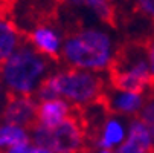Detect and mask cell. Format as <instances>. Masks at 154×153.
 I'll list each match as a JSON object with an SVG mask.
<instances>
[{"mask_svg": "<svg viewBox=\"0 0 154 153\" xmlns=\"http://www.w3.org/2000/svg\"><path fill=\"white\" fill-rule=\"evenodd\" d=\"M137 116L146 124L149 133H151V138H152V142H154V91H151V94L146 95L145 104Z\"/></svg>", "mask_w": 154, "mask_h": 153, "instance_id": "15", "label": "cell"}, {"mask_svg": "<svg viewBox=\"0 0 154 153\" xmlns=\"http://www.w3.org/2000/svg\"><path fill=\"white\" fill-rule=\"evenodd\" d=\"M148 153H154V150H151V151H148Z\"/></svg>", "mask_w": 154, "mask_h": 153, "instance_id": "22", "label": "cell"}, {"mask_svg": "<svg viewBox=\"0 0 154 153\" xmlns=\"http://www.w3.org/2000/svg\"><path fill=\"white\" fill-rule=\"evenodd\" d=\"M55 66L54 61L35 51L25 41L3 64L0 81L9 97H32Z\"/></svg>", "mask_w": 154, "mask_h": 153, "instance_id": "3", "label": "cell"}, {"mask_svg": "<svg viewBox=\"0 0 154 153\" xmlns=\"http://www.w3.org/2000/svg\"><path fill=\"white\" fill-rule=\"evenodd\" d=\"M127 132H128V124L122 120V116L110 115L101 126L98 136L95 139V144L99 150L102 148L113 150L125 141Z\"/></svg>", "mask_w": 154, "mask_h": 153, "instance_id": "12", "label": "cell"}, {"mask_svg": "<svg viewBox=\"0 0 154 153\" xmlns=\"http://www.w3.org/2000/svg\"><path fill=\"white\" fill-rule=\"evenodd\" d=\"M131 3L142 14V17L154 21V0H131Z\"/></svg>", "mask_w": 154, "mask_h": 153, "instance_id": "17", "label": "cell"}, {"mask_svg": "<svg viewBox=\"0 0 154 153\" xmlns=\"http://www.w3.org/2000/svg\"><path fill=\"white\" fill-rule=\"evenodd\" d=\"M118 48L105 26H82L64 35L61 60L69 69L101 74L108 71Z\"/></svg>", "mask_w": 154, "mask_h": 153, "instance_id": "1", "label": "cell"}, {"mask_svg": "<svg viewBox=\"0 0 154 153\" xmlns=\"http://www.w3.org/2000/svg\"><path fill=\"white\" fill-rule=\"evenodd\" d=\"M146 94H134V92H122L107 86L102 95L101 103L105 106L110 115L118 116H137L145 104Z\"/></svg>", "mask_w": 154, "mask_h": 153, "instance_id": "8", "label": "cell"}, {"mask_svg": "<svg viewBox=\"0 0 154 153\" xmlns=\"http://www.w3.org/2000/svg\"><path fill=\"white\" fill-rule=\"evenodd\" d=\"M64 32L63 29L54 23L52 20L40 23L34 26L28 32V43L38 51L41 55L48 57L54 63L61 60V49H63V41H64Z\"/></svg>", "mask_w": 154, "mask_h": 153, "instance_id": "7", "label": "cell"}, {"mask_svg": "<svg viewBox=\"0 0 154 153\" xmlns=\"http://www.w3.org/2000/svg\"><path fill=\"white\" fill-rule=\"evenodd\" d=\"M8 100H9V95H8L6 89L3 87L2 81H0V116H2V112H3V109H5Z\"/></svg>", "mask_w": 154, "mask_h": 153, "instance_id": "19", "label": "cell"}, {"mask_svg": "<svg viewBox=\"0 0 154 153\" xmlns=\"http://www.w3.org/2000/svg\"><path fill=\"white\" fill-rule=\"evenodd\" d=\"M37 106L38 103L32 97H9L0 120L31 130L37 123Z\"/></svg>", "mask_w": 154, "mask_h": 153, "instance_id": "9", "label": "cell"}, {"mask_svg": "<svg viewBox=\"0 0 154 153\" xmlns=\"http://www.w3.org/2000/svg\"><path fill=\"white\" fill-rule=\"evenodd\" d=\"M61 8L76 20L73 29L82 26H108L113 25L115 20L112 0H61Z\"/></svg>", "mask_w": 154, "mask_h": 153, "instance_id": "6", "label": "cell"}, {"mask_svg": "<svg viewBox=\"0 0 154 153\" xmlns=\"http://www.w3.org/2000/svg\"><path fill=\"white\" fill-rule=\"evenodd\" d=\"M99 153H116L115 150H110V148H102V150H99Z\"/></svg>", "mask_w": 154, "mask_h": 153, "instance_id": "20", "label": "cell"}, {"mask_svg": "<svg viewBox=\"0 0 154 153\" xmlns=\"http://www.w3.org/2000/svg\"><path fill=\"white\" fill-rule=\"evenodd\" d=\"M108 86L122 92L146 94L151 89L149 63L145 43H125L108 68Z\"/></svg>", "mask_w": 154, "mask_h": 153, "instance_id": "4", "label": "cell"}, {"mask_svg": "<svg viewBox=\"0 0 154 153\" xmlns=\"http://www.w3.org/2000/svg\"><path fill=\"white\" fill-rule=\"evenodd\" d=\"M0 2H11V0H0Z\"/></svg>", "mask_w": 154, "mask_h": 153, "instance_id": "21", "label": "cell"}, {"mask_svg": "<svg viewBox=\"0 0 154 153\" xmlns=\"http://www.w3.org/2000/svg\"><path fill=\"white\" fill-rule=\"evenodd\" d=\"M146 54H148V63H149V75H151V89L154 91V37H149L145 41Z\"/></svg>", "mask_w": 154, "mask_h": 153, "instance_id": "18", "label": "cell"}, {"mask_svg": "<svg viewBox=\"0 0 154 153\" xmlns=\"http://www.w3.org/2000/svg\"><path fill=\"white\" fill-rule=\"evenodd\" d=\"M23 43L25 35L14 20L0 15V64H3Z\"/></svg>", "mask_w": 154, "mask_h": 153, "instance_id": "13", "label": "cell"}, {"mask_svg": "<svg viewBox=\"0 0 154 153\" xmlns=\"http://www.w3.org/2000/svg\"><path fill=\"white\" fill-rule=\"evenodd\" d=\"M31 139L40 147H46L54 153H81L85 145V129L81 118V107H73V113L54 129L34 124Z\"/></svg>", "mask_w": 154, "mask_h": 153, "instance_id": "5", "label": "cell"}, {"mask_svg": "<svg viewBox=\"0 0 154 153\" xmlns=\"http://www.w3.org/2000/svg\"><path fill=\"white\" fill-rule=\"evenodd\" d=\"M2 153H54V151L46 148V147H40V145L28 141V142H21V144L12 145V147L3 150Z\"/></svg>", "mask_w": 154, "mask_h": 153, "instance_id": "16", "label": "cell"}, {"mask_svg": "<svg viewBox=\"0 0 154 153\" xmlns=\"http://www.w3.org/2000/svg\"><path fill=\"white\" fill-rule=\"evenodd\" d=\"M28 141H31L29 129L9 123H0V150L2 151L12 145Z\"/></svg>", "mask_w": 154, "mask_h": 153, "instance_id": "14", "label": "cell"}, {"mask_svg": "<svg viewBox=\"0 0 154 153\" xmlns=\"http://www.w3.org/2000/svg\"><path fill=\"white\" fill-rule=\"evenodd\" d=\"M154 150V142L146 124L134 116L128 123V132L125 141L118 147L116 153H148Z\"/></svg>", "mask_w": 154, "mask_h": 153, "instance_id": "10", "label": "cell"}, {"mask_svg": "<svg viewBox=\"0 0 154 153\" xmlns=\"http://www.w3.org/2000/svg\"><path fill=\"white\" fill-rule=\"evenodd\" d=\"M107 84L108 81L101 74L67 68L52 72L43 81L37 98L40 101L63 98L73 107H87L102 100Z\"/></svg>", "mask_w": 154, "mask_h": 153, "instance_id": "2", "label": "cell"}, {"mask_svg": "<svg viewBox=\"0 0 154 153\" xmlns=\"http://www.w3.org/2000/svg\"><path fill=\"white\" fill-rule=\"evenodd\" d=\"M73 113V106L63 98L41 101L37 106V124L54 129Z\"/></svg>", "mask_w": 154, "mask_h": 153, "instance_id": "11", "label": "cell"}]
</instances>
